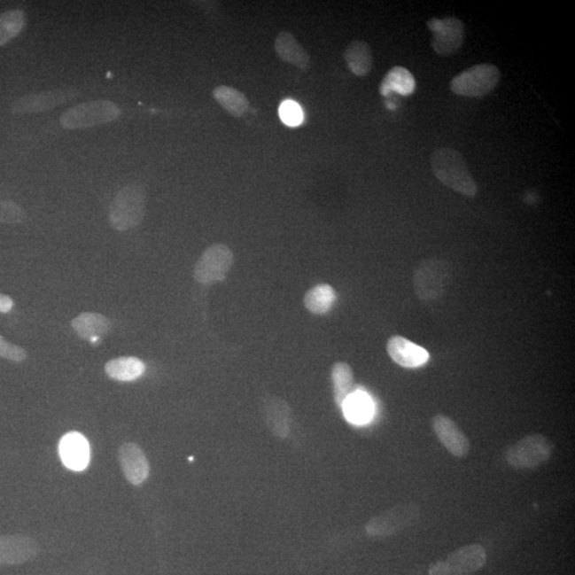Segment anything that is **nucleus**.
<instances>
[{
  "label": "nucleus",
  "instance_id": "nucleus-14",
  "mask_svg": "<svg viewBox=\"0 0 575 575\" xmlns=\"http://www.w3.org/2000/svg\"><path fill=\"white\" fill-rule=\"evenodd\" d=\"M75 97L76 93L74 89H57V91L26 95L15 100L12 110L15 114L43 113L70 102Z\"/></svg>",
  "mask_w": 575,
  "mask_h": 575
},
{
  "label": "nucleus",
  "instance_id": "nucleus-7",
  "mask_svg": "<svg viewBox=\"0 0 575 575\" xmlns=\"http://www.w3.org/2000/svg\"><path fill=\"white\" fill-rule=\"evenodd\" d=\"M487 562V553L478 543L463 546L446 559L431 563L429 575H472Z\"/></svg>",
  "mask_w": 575,
  "mask_h": 575
},
{
  "label": "nucleus",
  "instance_id": "nucleus-17",
  "mask_svg": "<svg viewBox=\"0 0 575 575\" xmlns=\"http://www.w3.org/2000/svg\"><path fill=\"white\" fill-rule=\"evenodd\" d=\"M61 461L66 468L74 471H82L89 466V445L86 438L79 432H68L59 443Z\"/></svg>",
  "mask_w": 575,
  "mask_h": 575
},
{
  "label": "nucleus",
  "instance_id": "nucleus-24",
  "mask_svg": "<svg viewBox=\"0 0 575 575\" xmlns=\"http://www.w3.org/2000/svg\"><path fill=\"white\" fill-rule=\"evenodd\" d=\"M416 89V81L408 70L402 66H394L390 70L379 88L383 97L395 92L404 97L413 94Z\"/></svg>",
  "mask_w": 575,
  "mask_h": 575
},
{
  "label": "nucleus",
  "instance_id": "nucleus-25",
  "mask_svg": "<svg viewBox=\"0 0 575 575\" xmlns=\"http://www.w3.org/2000/svg\"><path fill=\"white\" fill-rule=\"evenodd\" d=\"M336 298L335 289L330 284H316L305 294V308L314 315H326L334 306Z\"/></svg>",
  "mask_w": 575,
  "mask_h": 575
},
{
  "label": "nucleus",
  "instance_id": "nucleus-8",
  "mask_svg": "<svg viewBox=\"0 0 575 575\" xmlns=\"http://www.w3.org/2000/svg\"><path fill=\"white\" fill-rule=\"evenodd\" d=\"M420 516L419 506L414 503L399 504L369 521L366 525L367 534L373 538L392 536L416 524Z\"/></svg>",
  "mask_w": 575,
  "mask_h": 575
},
{
  "label": "nucleus",
  "instance_id": "nucleus-28",
  "mask_svg": "<svg viewBox=\"0 0 575 575\" xmlns=\"http://www.w3.org/2000/svg\"><path fill=\"white\" fill-rule=\"evenodd\" d=\"M278 113L283 123L290 126V128H295V126H299L303 122V110L294 100H284L281 107H279Z\"/></svg>",
  "mask_w": 575,
  "mask_h": 575
},
{
  "label": "nucleus",
  "instance_id": "nucleus-11",
  "mask_svg": "<svg viewBox=\"0 0 575 575\" xmlns=\"http://www.w3.org/2000/svg\"><path fill=\"white\" fill-rule=\"evenodd\" d=\"M40 552L38 543L26 535L0 537V566H17L33 561Z\"/></svg>",
  "mask_w": 575,
  "mask_h": 575
},
{
  "label": "nucleus",
  "instance_id": "nucleus-30",
  "mask_svg": "<svg viewBox=\"0 0 575 575\" xmlns=\"http://www.w3.org/2000/svg\"><path fill=\"white\" fill-rule=\"evenodd\" d=\"M0 357L13 362H22L27 358V353L22 347L12 345L0 337Z\"/></svg>",
  "mask_w": 575,
  "mask_h": 575
},
{
  "label": "nucleus",
  "instance_id": "nucleus-9",
  "mask_svg": "<svg viewBox=\"0 0 575 575\" xmlns=\"http://www.w3.org/2000/svg\"><path fill=\"white\" fill-rule=\"evenodd\" d=\"M234 252L223 244L206 249L194 268V278L199 284H210L224 281L233 268Z\"/></svg>",
  "mask_w": 575,
  "mask_h": 575
},
{
  "label": "nucleus",
  "instance_id": "nucleus-21",
  "mask_svg": "<svg viewBox=\"0 0 575 575\" xmlns=\"http://www.w3.org/2000/svg\"><path fill=\"white\" fill-rule=\"evenodd\" d=\"M345 60L351 72L358 77H366L373 68V56L370 46L365 41L356 40L346 47Z\"/></svg>",
  "mask_w": 575,
  "mask_h": 575
},
{
  "label": "nucleus",
  "instance_id": "nucleus-1",
  "mask_svg": "<svg viewBox=\"0 0 575 575\" xmlns=\"http://www.w3.org/2000/svg\"><path fill=\"white\" fill-rule=\"evenodd\" d=\"M431 171L441 183L467 198H476L478 188L469 171L465 158L456 150L445 147L432 152Z\"/></svg>",
  "mask_w": 575,
  "mask_h": 575
},
{
  "label": "nucleus",
  "instance_id": "nucleus-29",
  "mask_svg": "<svg viewBox=\"0 0 575 575\" xmlns=\"http://www.w3.org/2000/svg\"><path fill=\"white\" fill-rule=\"evenodd\" d=\"M26 220L25 211L10 200H0V223L20 224Z\"/></svg>",
  "mask_w": 575,
  "mask_h": 575
},
{
  "label": "nucleus",
  "instance_id": "nucleus-22",
  "mask_svg": "<svg viewBox=\"0 0 575 575\" xmlns=\"http://www.w3.org/2000/svg\"><path fill=\"white\" fill-rule=\"evenodd\" d=\"M330 377L335 403L341 408L346 400L354 392V373L349 363L338 361L331 368Z\"/></svg>",
  "mask_w": 575,
  "mask_h": 575
},
{
  "label": "nucleus",
  "instance_id": "nucleus-27",
  "mask_svg": "<svg viewBox=\"0 0 575 575\" xmlns=\"http://www.w3.org/2000/svg\"><path fill=\"white\" fill-rule=\"evenodd\" d=\"M26 25V17L20 10H10L0 13V47L6 45L22 33Z\"/></svg>",
  "mask_w": 575,
  "mask_h": 575
},
{
  "label": "nucleus",
  "instance_id": "nucleus-12",
  "mask_svg": "<svg viewBox=\"0 0 575 575\" xmlns=\"http://www.w3.org/2000/svg\"><path fill=\"white\" fill-rule=\"evenodd\" d=\"M432 430H434L438 440L453 456L463 458L470 452V441L450 416L442 414L436 415L432 418Z\"/></svg>",
  "mask_w": 575,
  "mask_h": 575
},
{
  "label": "nucleus",
  "instance_id": "nucleus-15",
  "mask_svg": "<svg viewBox=\"0 0 575 575\" xmlns=\"http://www.w3.org/2000/svg\"><path fill=\"white\" fill-rule=\"evenodd\" d=\"M263 419L272 434L284 439L291 429L292 413L290 405L282 398H265L262 403Z\"/></svg>",
  "mask_w": 575,
  "mask_h": 575
},
{
  "label": "nucleus",
  "instance_id": "nucleus-20",
  "mask_svg": "<svg viewBox=\"0 0 575 575\" xmlns=\"http://www.w3.org/2000/svg\"><path fill=\"white\" fill-rule=\"evenodd\" d=\"M105 372L118 382H134L145 372L144 362L136 357H119L105 365Z\"/></svg>",
  "mask_w": 575,
  "mask_h": 575
},
{
  "label": "nucleus",
  "instance_id": "nucleus-19",
  "mask_svg": "<svg viewBox=\"0 0 575 575\" xmlns=\"http://www.w3.org/2000/svg\"><path fill=\"white\" fill-rule=\"evenodd\" d=\"M72 327L79 338L91 340L109 334L111 322L102 314L82 313L72 320Z\"/></svg>",
  "mask_w": 575,
  "mask_h": 575
},
{
  "label": "nucleus",
  "instance_id": "nucleus-26",
  "mask_svg": "<svg viewBox=\"0 0 575 575\" xmlns=\"http://www.w3.org/2000/svg\"><path fill=\"white\" fill-rule=\"evenodd\" d=\"M341 409L346 420L353 424H365L373 415V403L363 392H353L343 403Z\"/></svg>",
  "mask_w": 575,
  "mask_h": 575
},
{
  "label": "nucleus",
  "instance_id": "nucleus-31",
  "mask_svg": "<svg viewBox=\"0 0 575 575\" xmlns=\"http://www.w3.org/2000/svg\"><path fill=\"white\" fill-rule=\"evenodd\" d=\"M13 307V299L8 297V295L0 294V314H8Z\"/></svg>",
  "mask_w": 575,
  "mask_h": 575
},
{
  "label": "nucleus",
  "instance_id": "nucleus-16",
  "mask_svg": "<svg viewBox=\"0 0 575 575\" xmlns=\"http://www.w3.org/2000/svg\"><path fill=\"white\" fill-rule=\"evenodd\" d=\"M388 355L399 366L414 369L423 366L430 354L423 347L403 336H392L387 342Z\"/></svg>",
  "mask_w": 575,
  "mask_h": 575
},
{
  "label": "nucleus",
  "instance_id": "nucleus-4",
  "mask_svg": "<svg viewBox=\"0 0 575 575\" xmlns=\"http://www.w3.org/2000/svg\"><path fill=\"white\" fill-rule=\"evenodd\" d=\"M120 109L110 100H91L74 105L61 115L60 124L66 129H86L113 122Z\"/></svg>",
  "mask_w": 575,
  "mask_h": 575
},
{
  "label": "nucleus",
  "instance_id": "nucleus-23",
  "mask_svg": "<svg viewBox=\"0 0 575 575\" xmlns=\"http://www.w3.org/2000/svg\"><path fill=\"white\" fill-rule=\"evenodd\" d=\"M215 102L227 113L236 118L244 117L250 109L249 99L235 88L220 86L213 92Z\"/></svg>",
  "mask_w": 575,
  "mask_h": 575
},
{
  "label": "nucleus",
  "instance_id": "nucleus-13",
  "mask_svg": "<svg viewBox=\"0 0 575 575\" xmlns=\"http://www.w3.org/2000/svg\"><path fill=\"white\" fill-rule=\"evenodd\" d=\"M119 462L126 479L134 486H140L149 478L150 462L144 451L136 443H124L120 447Z\"/></svg>",
  "mask_w": 575,
  "mask_h": 575
},
{
  "label": "nucleus",
  "instance_id": "nucleus-3",
  "mask_svg": "<svg viewBox=\"0 0 575 575\" xmlns=\"http://www.w3.org/2000/svg\"><path fill=\"white\" fill-rule=\"evenodd\" d=\"M452 276V268L447 261L438 258L422 261L414 273L416 297L426 303L441 299L450 288Z\"/></svg>",
  "mask_w": 575,
  "mask_h": 575
},
{
  "label": "nucleus",
  "instance_id": "nucleus-6",
  "mask_svg": "<svg viewBox=\"0 0 575 575\" xmlns=\"http://www.w3.org/2000/svg\"><path fill=\"white\" fill-rule=\"evenodd\" d=\"M501 74L493 65H478L458 74L451 82L453 93L459 97L481 98L497 88Z\"/></svg>",
  "mask_w": 575,
  "mask_h": 575
},
{
  "label": "nucleus",
  "instance_id": "nucleus-18",
  "mask_svg": "<svg viewBox=\"0 0 575 575\" xmlns=\"http://www.w3.org/2000/svg\"><path fill=\"white\" fill-rule=\"evenodd\" d=\"M274 49L284 62L289 63L299 70H308L310 57L297 38L288 31H282L274 42Z\"/></svg>",
  "mask_w": 575,
  "mask_h": 575
},
{
  "label": "nucleus",
  "instance_id": "nucleus-2",
  "mask_svg": "<svg viewBox=\"0 0 575 575\" xmlns=\"http://www.w3.org/2000/svg\"><path fill=\"white\" fill-rule=\"evenodd\" d=\"M145 210L144 188L139 183L128 184L120 190L110 205V225L118 231L134 229L144 221Z\"/></svg>",
  "mask_w": 575,
  "mask_h": 575
},
{
  "label": "nucleus",
  "instance_id": "nucleus-10",
  "mask_svg": "<svg viewBox=\"0 0 575 575\" xmlns=\"http://www.w3.org/2000/svg\"><path fill=\"white\" fill-rule=\"evenodd\" d=\"M427 27L432 34V50L439 56L455 54L465 41V27L462 20L456 18L431 19L427 22Z\"/></svg>",
  "mask_w": 575,
  "mask_h": 575
},
{
  "label": "nucleus",
  "instance_id": "nucleus-5",
  "mask_svg": "<svg viewBox=\"0 0 575 575\" xmlns=\"http://www.w3.org/2000/svg\"><path fill=\"white\" fill-rule=\"evenodd\" d=\"M554 452L553 442L541 434L522 438L506 448L504 458L511 468L536 469L550 461Z\"/></svg>",
  "mask_w": 575,
  "mask_h": 575
}]
</instances>
